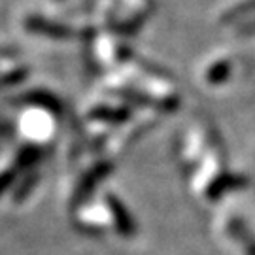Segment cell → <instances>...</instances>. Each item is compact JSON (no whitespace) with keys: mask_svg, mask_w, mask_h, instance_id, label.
I'll return each instance as SVG.
<instances>
[{"mask_svg":"<svg viewBox=\"0 0 255 255\" xmlns=\"http://www.w3.org/2000/svg\"><path fill=\"white\" fill-rule=\"evenodd\" d=\"M250 11H255V0H246V2H240L238 6H235V8H233V11H227L225 19L240 17V15L250 13Z\"/></svg>","mask_w":255,"mask_h":255,"instance_id":"cell-2","label":"cell"},{"mask_svg":"<svg viewBox=\"0 0 255 255\" xmlns=\"http://www.w3.org/2000/svg\"><path fill=\"white\" fill-rule=\"evenodd\" d=\"M229 76H231V61L221 59V61H216V63L208 68V72H206V82L212 83V85H219V83L225 82Z\"/></svg>","mask_w":255,"mask_h":255,"instance_id":"cell-1","label":"cell"}]
</instances>
